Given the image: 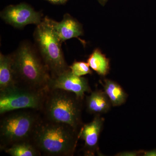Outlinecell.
Listing matches in <instances>:
<instances>
[{
	"label": "cell",
	"mask_w": 156,
	"mask_h": 156,
	"mask_svg": "<svg viewBox=\"0 0 156 156\" xmlns=\"http://www.w3.org/2000/svg\"><path fill=\"white\" fill-rule=\"evenodd\" d=\"M11 54L18 87L35 90L48 89L51 75L34 45L23 41Z\"/></svg>",
	"instance_id": "6da1fadb"
},
{
	"label": "cell",
	"mask_w": 156,
	"mask_h": 156,
	"mask_svg": "<svg viewBox=\"0 0 156 156\" xmlns=\"http://www.w3.org/2000/svg\"><path fill=\"white\" fill-rule=\"evenodd\" d=\"M78 134L68 125L42 118L31 141L45 155L72 156L79 139Z\"/></svg>",
	"instance_id": "7a4b0ae2"
},
{
	"label": "cell",
	"mask_w": 156,
	"mask_h": 156,
	"mask_svg": "<svg viewBox=\"0 0 156 156\" xmlns=\"http://www.w3.org/2000/svg\"><path fill=\"white\" fill-rule=\"evenodd\" d=\"M83 99L61 89H48L40 113L44 119L68 125L79 132L83 126Z\"/></svg>",
	"instance_id": "3957f363"
},
{
	"label": "cell",
	"mask_w": 156,
	"mask_h": 156,
	"mask_svg": "<svg viewBox=\"0 0 156 156\" xmlns=\"http://www.w3.org/2000/svg\"><path fill=\"white\" fill-rule=\"evenodd\" d=\"M35 47L44 62L51 78L56 77L70 69L66 61L62 42L57 36L52 23V19L44 17L37 25L34 33Z\"/></svg>",
	"instance_id": "277c9868"
},
{
	"label": "cell",
	"mask_w": 156,
	"mask_h": 156,
	"mask_svg": "<svg viewBox=\"0 0 156 156\" xmlns=\"http://www.w3.org/2000/svg\"><path fill=\"white\" fill-rule=\"evenodd\" d=\"M2 115L0 147L3 151L17 143L31 141L42 118L40 112L32 109L17 110Z\"/></svg>",
	"instance_id": "5b68a950"
},
{
	"label": "cell",
	"mask_w": 156,
	"mask_h": 156,
	"mask_svg": "<svg viewBox=\"0 0 156 156\" xmlns=\"http://www.w3.org/2000/svg\"><path fill=\"white\" fill-rule=\"evenodd\" d=\"M19 87L0 92V114L21 109H32L40 112L44 101L46 92Z\"/></svg>",
	"instance_id": "8992f818"
},
{
	"label": "cell",
	"mask_w": 156,
	"mask_h": 156,
	"mask_svg": "<svg viewBox=\"0 0 156 156\" xmlns=\"http://www.w3.org/2000/svg\"><path fill=\"white\" fill-rule=\"evenodd\" d=\"M0 16L6 23L18 29L28 24L38 25L44 18L42 12L35 11L25 3L8 6L1 11Z\"/></svg>",
	"instance_id": "52a82bcc"
},
{
	"label": "cell",
	"mask_w": 156,
	"mask_h": 156,
	"mask_svg": "<svg viewBox=\"0 0 156 156\" xmlns=\"http://www.w3.org/2000/svg\"><path fill=\"white\" fill-rule=\"evenodd\" d=\"M48 89H61L72 92L83 100L85 93L92 92L87 78L78 76L68 70L54 78H51L48 86Z\"/></svg>",
	"instance_id": "ba28073f"
},
{
	"label": "cell",
	"mask_w": 156,
	"mask_h": 156,
	"mask_svg": "<svg viewBox=\"0 0 156 156\" xmlns=\"http://www.w3.org/2000/svg\"><path fill=\"white\" fill-rule=\"evenodd\" d=\"M104 122V118L101 115H95L91 122L83 124L79 130V139L82 140L84 142L83 151L85 155H102L99 150L98 142Z\"/></svg>",
	"instance_id": "9c48e42d"
},
{
	"label": "cell",
	"mask_w": 156,
	"mask_h": 156,
	"mask_svg": "<svg viewBox=\"0 0 156 156\" xmlns=\"http://www.w3.org/2000/svg\"><path fill=\"white\" fill-rule=\"evenodd\" d=\"M53 28L62 43L73 38H78L83 34V26L69 14H66L60 22L52 19Z\"/></svg>",
	"instance_id": "30bf717a"
},
{
	"label": "cell",
	"mask_w": 156,
	"mask_h": 156,
	"mask_svg": "<svg viewBox=\"0 0 156 156\" xmlns=\"http://www.w3.org/2000/svg\"><path fill=\"white\" fill-rule=\"evenodd\" d=\"M86 106L87 112L94 115L106 113L112 106L104 91L98 89L92 91L86 97Z\"/></svg>",
	"instance_id": "8fae6325"
},
{
	"label": "cell",
	"mask_w": 156,
	"mask_h": 156,
	"mask_svg": "<svg viewBox=\"0 0 156 156\" xmlns=\"http://www.w3.org/2000/svg\"><path fill=\"white\" fill-rule=\"evenodd\" d=\"M18 87L15 80L11 54L0 53V92Z\"/></svg>",
	"instance_id": "7c38bea8"
},
{
	"label": "cell",
	"mask_w": 156,
	"mask_h": 156,
	"mask_svg": "<svg viewBox=\"0 0 156 156\" xmlns=\"http://www.w3.org/2000/svg\"><path fill=\"white\" fill-rule=\"evenodd\" d=\"M101 83L112 106H120L126 103L128 95L121 85L114 81L107 79H104Z\"/></svg>",
	"instance_id": "4fadbf2b"
},
{
	"label": "cell",
	"mask_w": 156,
	"mask_h": 156,
	"mask_svg": "<svg viewBox=\"0 0 156 156\" xmlns=\"http://www.w3.org/2000/svg\"><path fill=\"white\" fill-rule=\"evenodd\" d=\"M87 62L91 69L98 75L105 77L109 73L110 69L109 59L98 48L95 49L89 55Z\"/></svg>",
	"instance_id": "5bb4252c"
},
{
	"label": "cell",
	"mask_w": 156,
	"mask_h": 156,
	"mask_svg": "<svg viewBox=\"0 0 156 156\" xmlns=\"http://www.w3.org/2000/svg\"><path fill=\"white\" fill-rule=\"evenodd\" d=\"M4 151L11 156H38L41 154L40 151L31 141L17 143Z\"/></svg>",
	"instance_id": "9a60e30c"
},
{
	"label": "cell",
	"mask_w": 156,
	"mask_h": 156,
	"mask_svg": "<svg viewBox=\"0 0 156 156\" xmlns=\"http://www.w3.org/2000/svg\"><path fill=\"white\" fill-rule=\"evenodd\" d=\"M69 67L72 73L78 76L81 77L92 74V70L90 69L91 68L87 62L75 61Z\"/></svg>",
	"instance_id": "2e32d148"
},
{
	"label": "cell",
	"mask_w": 156,
	"mask_h": 156,
	"mask_svg": "<svg viewBox=\"0 0 156 156\" xmlns=\"http://www.w3.org/2000/svg\"><path fill=\"white\" fill-rule=\"evenodd\" d=\"M141 150L125 151L118 153L115 156H141Z\"/></svg>",
	"instance_id": "e0dca14e"
},
{
	"label": "cell",
	"mask_w": 156,
	"mask_h": 156,
	"mask_svg": "<svg viewBox=\"0 0 156 156\" xmlns=\"http://www.w3.org/2000/svg\"><path fill=\"white\" fill-rule=\"evenodd\" d=\"M141 156H156V149L150 151L141 150Z\"/></svg>",
	"instance_id": "ac0fdd59"
},
{
	"label": "cell",
	"mask_w": 156,
	"mask_h": 156,
	"mask_svg": "<svg viewBox=\"0 0 156 156\" xmlns=\"http://www.w3.org/2000/svg\"><path fill=\"white\" fill-rule=\"evenodd\" d=\"M55 5H62L65 4L68 0H46Z\"/></svg>",
	"instance_id": "d6986e66"
},
{
	"label": "cell",
	"mask_w": 156,
	"mask_h": 156,
	"mask_svg": "<svg viewBox=\"0 0 156 156\" xmlns=\"http://www.w3.org/2000/svg\"><path fill=\"white\" fill-rule=\"evenodd\" d=\"M108 1V0H98V1L99 2L101 5L103 6L105 5V4H106Z\"/></svg>",
	"instance_id": "ffe728a7"
}]
</instances>
